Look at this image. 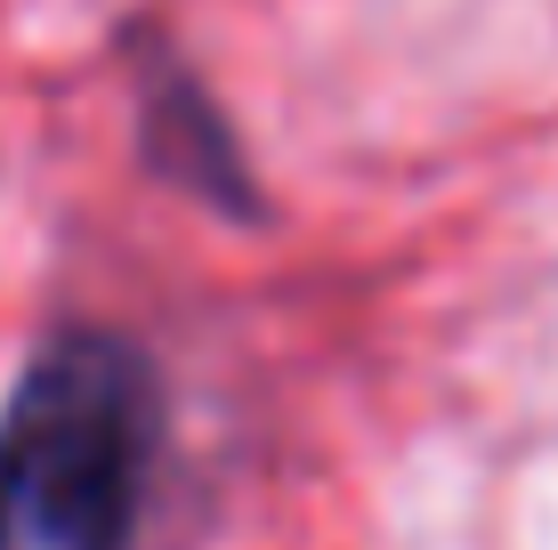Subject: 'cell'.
<instances>
[{"label":"cell","mask_w":558,"mask_h":550,"mask_svg":"<svg viewBox=\"0 0 558 550\" xmlns=\"http://www.w3.org/2000/svg\"><path fill=\"white\" fill-rule=\"evenodd\" d=\"M170 445L162 365L113 325H65L0 405V550H138Z\"/></svg>","instance_id":"obj_1"},{"label":"cell","mask_w":558,"mask_h":550,"mask_svg":"<svg viewBox=\"0 0 558 550\" xmlns=\"http://www.w3.org/2000/svg\"><path fill=\"white\" fill-rule=\"evenodd\" d=\"M138 106H146V162L162 170V179L210 195L219 211H252L259 203L227 113L203 98V82L170 49H138Z\"/></svg>","instance_id":"obj_2"}]
</instances>
